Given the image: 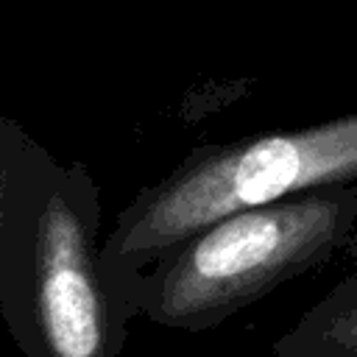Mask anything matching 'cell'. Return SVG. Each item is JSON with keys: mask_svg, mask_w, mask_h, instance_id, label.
<instances>
[{"mask_svg": "<svg viewBox=\"0 0 357 357\" xmlns=\"http://www.w3.org/2000/svg\"><path fill=\"white\" fill-rule=\"evenodd\" d=\"M0 312L25 357H117L134 315L100 265V190L0 114Z\"/></svg>", "mask_w": 357, "mask_h": 357, "instance_id": "1", "label": "cell"}, {"mask_svg": "<svg viewBox=\"0 0 357 357\" xmlns=\"http://www.w3.org/2000/svg\"><path fill=\"white\" fill-rule=\"evenodd\" d=\"M357 184V112L290 131L192 148L142 187L100 243L106 282L126 284L204 226L324 187Z\"/></svg>", "mask_w": 357, "mask_h": 357, "instance_id": "2", "label": "cell"}, {"mask_svg": "<svg viewBox=\"0 0 357 357\" xmlns=\"http://www.w3.org/2000/svg\"><path fill=\"white\" fill-rule=\"evenodd\" d=\"M357 184L324 187L226 215L137 273L123 298L134 315L204 332L273 287L321 268L354 243Z\"/></svg>", "mask_w": 357, "mask_h": 357, "instance_id": "3", "label": "cell"}, {"mask_svg": "<svg viewBox=\"0 0 357 357\" xmlns=\"http://www.w3.org/2000/svg\"><path fill=\"white\" fill-rule=\"evenodd\" d=\"M273 357H357V271L273 340Z\"/></svg>", "mask_w": 357, "mask_h": 357, "instance_id": "4", "label": "cell"}]
</instances>
